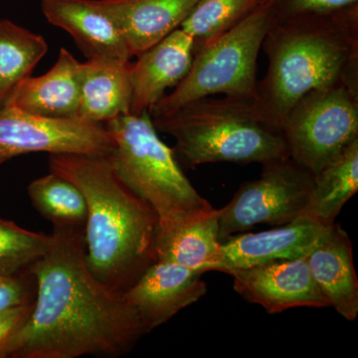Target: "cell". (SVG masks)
I'll return each instance as SVG.
<instances>
[{"label": "cell", "mask_w": 358, "mask_h": 358, "mask_svg": "<svg viewBox=\"0 0 358 358\" xmlns=\"http://www.w3.org/2000/svg\"><path fill=\"white\" fill-rule=\"evenodd\" d=\"M281 129L289 157L315 174L358 140V90L313 91L289 110Z\"/></svg>", "instance_id": "52a82bcc"}, {"label": "cell", "mask_w": 358, "mask_h": 358, "mask_svg": "<svg viewBox=\"0 0 358 358\" xmlns=\"http://www.w3.org/2000/svg\"><path fill=\"white\" fill-rule=\"evenodd\" d=\"M114 141L110 166L129 189L157 213L159 232L213 209L195 189L173 148L160 140L150 112L129 114L106 122Z\"/></svg>", "instance_id": "5b68a950"}, {"label": "cell", "mask_w": 358, "mask_h": 358, "mask_svg": "<svg viewBox=\"0 0 358 358\" xmlns=\"http://www.w3.org/2000/svg\"><path fill=\"white\" fill-rule=\"evenodd\" d=\"M199 0H98L119 26L131 56L178 29Z\"/></svg>", "instance_id": "e0dca14e"}, {"label": "cell", "mask_w": 358, "mask_h": 358, "mask_svg": "<svg viewBox=\"0 0 358 358\" xmlns=\"http://www.w3.org/2000/svg\"><path fill=\"white\" fill-rule=\"evenodd\" d=\"M113 148L114 141L103 124L0 108V155L7 159L31 152L108 157Z\"/></svg>", "instance_id": "9c48e42d"}, {"label": "cell", "mask_w": 358, "mask_h": 358, "mask_svg": "<svg viewBox=\"0 0 358 358\" xmlns=\"http://www.w3.org/2000/svg\"><path fill=\"white\" fill-rule=\"evenodd\" d=\"M81 64L67 49L61 48L51 70L24 80L6 106L51 119L79 117Z\"/></svg>", "instance_id": "2e32d148"}, {"label": "cell", "mask_w": 358, "mask_h": 358, "mask_svg": "<svg viewBox=\"0 0 358 358\" xmlns=\"http://www.w3.org/2000/svg\"><path fill=\"white\" fill-rule=\"evenodd\" d=\"M152 119L157 131L173 136L179 164L189 169L217 162L264 164L289 157L281 128L255 100L206 96Z\"/></svg>", "instance_id": "277c9868"}, {"label": "cell", "mask_w": 358, "mask_h": 358, "mask_svg": "<svg viewBox=\"0 0 358 358\" xmlns=\"http://www.w3.org/2000/svg\"><path fill=\"white\" fill-rule=\"evenodd\" d=\"M307 217L258 233L233 235L221 242L217 262L211 271L225 273L307 256L327 229Z\"/></svg>", "instance_id": "7c38bea8"}, {"label": "cell", "mask_w": 358, "mask_h": 358, "mask_svg": "<svg viewBox=\"0 0 358 358\" xmlns=\"http://www.w3.org/2000/svg\"><path fill=\"white\" fill-rule=\"evenodd\" d=\"M357 192L358 140L313 174L312 194L305 216L322 225H331Z\"/></svg>", "instance_id": "ffe728a7"}, {"label": "cell", "mask_w": 358, "mask_h": 358, "mask_svg": "<svg viewBox=\"0 0 358 358\" xmlns=\"http://www.w3.org/2000/svg\"><path fill=\"white\" fill-rule=\"evenodd\" d=\"M49 167L86 199L90 271L107 288L124 293L157 260V213L122 182L107 157L50 155Z\"/></svg>", "instance_id": "7a4b0ae2"}, {"label": "cell", "mask_w": 358, "mask_h": 358, "mask_svg": "<svg viewBox=\"0 0 358 358\" xmlns=\"http://www.w3.org/2000/svg\"><path fill=\"white\" fill-rule=\"evenodd\" d=\"M41 10L49 23L69 33L88 60L133 58L119 26L98 0H41Z\"/></svg>", "instance_id": "4fadbf2b"}, {"label": "cell", "mask_w": 358, "mask_h": 358, "mask_svg": "<svg viewBox=\"0 0 358 358\" xmlns=\"http://www.w3.org/2000/svg\"><path fill=\"white\" fill-rule=\"evenodd\" d=\"M131 62L89 59L80 73V119L106 124L131 114Z\"/></svg>", "instance_id": "ac0fdd59"}, {"label": "cell", "mask_w": 358, "mask_h": 358, "mask_svg": "<svg viewBox=\"0 0 358 358\" xmlns=\"http://www.w3.org/2000/svg\"><path fill=\"white\" fill-rule=\"evenodd\" d=\"M262 48L268 70L256 103L281 128L289 110L317 90H358V7L327 15L272 22Z\"/></svg>", "instance_id": "3957f363"}, {"label": "cell", "mask_w": 358, "mask_h": 358, "mask_svg": "<svg viewBox=\"0 0 358 358\" xmlns=\"http://www.w3.org/2000/svg\"><path fill=\"white\" fill-rule=\"evenodd\" d=\"M272 22L267 6L260 4L234 27L200 49L182 81L150 110L152 117L171 114L206 96L256 101L257 61Z\"/></svg>", "instance_id": "8992f818"}, {"label": "cell", "mask_w": 358, "mask_h": 358, "mask_svg": "<svg viewBox=\"0 0 358 358\" xmlns=\"http://www.w3.org/2000/svg\"><path fill=\"white\" fill-rule=\"evenodd\" d=\"M273 22L306 16L327 15L358 7V0H262Z\"/></svg>", "instance_id": "d4e9b609"}, {"label": "cell", "mask_w": 358, "mask_h": 358, "mask_svg": "<svg viewBox=\"0 0 358 358\" xmlns=\"http://www.w3.org/2000/svg\"><path fill=\"white\" fill-rule=\"evenodd\" d=\"M313 281L343 319L358 317V280L353 261L352 244L338 223L327 226L307 255Z\"/></svg>", "instance_id": "9a60e30c"}, {"label": "cell", "mask_w": 358, "mask_h": 358, "mask_svg": "<svg viewBox=\"0 0 358 358\" xmlns=\"http://www.w3.org/2000/svg\"><path fill=\"white\" fill-rule=\"evenodd\" d=\"M32 308L33 303L0 310V358H6L11 341L27 322Z\"/></svg>", "instance_id": "4316f807"}, {"label": "cell", "mask_w": 358, "mask_h": 358, "mask_svg": "<svg viewBox=\"0 0 358 358\" xmlns=\"http://www.w3.org/2000/svg\"><path fill=\"white\" fill-rule=\"evenodd\" d=\"M233 287L244 300L268 313L294 308H327L329 301L310 275L307 256L230 271Z\"/></svg>", "instance_id": "30bf717a"}, {"label": "cell", "mask_w": 358, "mask_h": 358, "mask_svg": "<svg viewBox=\"0 0 358 358\" xmlns=\"http://www.w3.org/2000/svg\"><path fill=\"white\" fill-rule=\"evenodd\" d=\"M27 192L33 207L54 227H85L86 199L67 178L50 171L33 180Z\"/></svg>", "instance_id": "7402d4cb"}, {"label": "cell", "mask_w": 358, "mask_h": 358, "mask_svg": "<svg viewBox=\"0 0 358 358\" xmlns=\"http://www.w3.org/2000/svg\"><path fill=\"white\" fill-rule=\"evenodd\" d=\"M52 240V234L23 229L0 218V275L28 274L50 248Z\"/></svg>", "instance_id": "cb8c5ba5"}, {"label": "cell", "mask_w": 358, "mask_h": 358, "mask_svg": "<svg viewBox=\"0 0 358 358\" xmlns=\"http://www.w3.org/2000/svg\"><path fill=\"white\" fill-rule=\"evenodd\" d=\"M260 176L240 186L219 209L221 242L259 224L282 226L305 216L313 185V174L291 157L262 164Z\"/></svg>", "instance_id": "ba28073f"}, {"label": "cell", "mask_w": 358, "mask_h": 358, "mask_svg": "<svg viewBox=\"0 0 358 358\" xmlns=\"http://www.w3.org/2000/svg\"><path fill=\"white\" fill-rule=\"evenodd\" d=\"M202 275L173 261L157 259L122 294L148 333L206 294Z\"/></svg>", "instance_id": "8fae6325"}, {"label": "cell", "mask_w": 358, "mask_h": 358, "mask_svg": "<svg viewBox=\"0 0 358 358\" xmlns=\"http://www.w3.org/2000/svg\"><path fill=\"white\" fill-rule=\"evenodd\" d=\"M7 160L9 159H7L6 157H1V155H0V166H1V164H3L4 162H7Z\"/></svg>", "instance_id": "83f0119b"}, {"label": "cell", "mask_w": 358, "mask_h": 358, "mask_svg": "<svg viewBox=\"0 0 358 358\" xmlns=\"http://www.w3.org/2000/svg\"><path fill=\"white\" fill-rule=\"evenodd\" d=\"M260 4L262 0H199L180 28L192 37L195 54Z\"/></svg>", "instance_id": "603a6c76"}, {"label": "cell", "mask_w": 358, "mask_h": 358, "mask_svg": "<svg viewBox=\"0 0 358 358\" xmlns=\"http://www.w3.org/2000/svg\"><path fill=\"white\" fill-rule=\"evenodd\" d=\"M136 57L131 66L133 115L150 112L167 89L182 81L192 67L194 47L192 37L179 27Z\"/></svg>", "instance_id": "5bb4252c"}, {"label": "cell", "mask_w": 358, "mask_h": 358, "mask_svg": "<svg viewBox=\"0 0 358 358\" xmlns=\"http://www.w3.org/2000/svg\"><path fill=\"white\" fill-rule=\"evenodd\" d=\"M48 51L46 40L8 20H0V108Z\"/></svg>", "instance_id": "44dd1931"}, {"label": "cell", "mask_w": 358, "mask_h": 358, "mask_svg": "<svg viewBox=\"0 0 358 358\" xmlns=\"http://www.w3.org/2000/svg\"><path fill=\"white\" fill-rule=\"evenodd\" d=\"M218 216L219 209L213 208L157 233V259L173 261L201 274L210 272L220 253Z\"/></svg>", "instance_id": "d6986e66"}, {"label": "cell", "mask_w": 358, "mask_h": 358, "mask_svg": "<svg viewBox=\"0 0 358 358\" xmlns=\"http://www.w3.org/2000/svg\"><path fill=\"white\" fill-rule=\"evenodd\" d=\"M47 253L30 268L36 285L27 322L6 358L115 357L147 334L138 313L92 274L84 227H54Z\"/></svg>", "instance_id": "6da1fadb"}, {"label": "cell", "mask_w": 358, "mask_h": 358, "mask_svg": "<svg viewBox=\"0 0 358 358\" xmlns=\"http://www.w3.org/2000/svg\"><path fill=\"white\" fill-rule=\"evenodd\" d=\"M36 285L28 273L23 275H0V310L27 305L34 301Z\"/></svg>", "instance_id": "484cf974"}]
</instances>
